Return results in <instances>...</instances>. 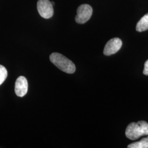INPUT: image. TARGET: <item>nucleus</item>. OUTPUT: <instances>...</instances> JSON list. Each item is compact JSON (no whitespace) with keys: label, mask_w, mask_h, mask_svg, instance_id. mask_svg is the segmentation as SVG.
Listing matches in <instances>:
<instances>
[{"label":"nucleus","mask_w":148,"mask_h":148,"mask_svg":"<svg viewBox=\"0 0 148 148\" xmlns=\"http://www.w3.org/2000/svg\"><path fill=\"white\" fill-rule=\"evenodd\" d=\"M125 134L131 140H136L143 136H148V123L140 121L137 123L132 122L127 126Z\"/></svg>","instance_id":"obj_1"},{"label":"nucleus","mask_w":148,"mask_h":148,"mask_svg":"<svg viewBox=\"0 0 148 148\" xmlns=\"http://www.w3.org/2000/svg\"><path fill=\"white\" fill-rule=\"evenodd\" d=\"M49 59L54 65L66 73L73 74L76 70L75 65L73 62L60 53H52Z\"/></svg>","instance_id":"obj_2"},{"label":"nucleus","mask_w":148,"mask_h":148,"mask_svg":"<svg viewBox=\"0 0 148 148\" xmlns=\"http://www.w3.org/2000/svg\"><path fill=\"white\" fill-rule=\"evenodd\" d=\"M92 13L93 9L90 5L87 4L81 5L77 10L75 21L78 24H85L90 18Z\"/></svg>","instance_id":"obj_3"},{"label":"nucleus","mask_w":148,"mask_h":148,"mask_svg":"<svg viewBox=\"0 0 148 148\" xmlns=\"http://www.w3.org/2000/svg\"><path fill=\"white\" fill-rule=\"evenodd\" d=\"M37 8L40 15L43 18L49 19L53 16V5L49 0H38Z\"/></svg>","instance_id":"obj_4"},{"label":"nucleus","mask_w":148,"mask_h":148,"mask_svg":"<svg viewBox=\"0 0 148 148\" xmlns=\"http://www.w3.org/2000/svg\"><path fill=\"white\" fill-rule=\"evenodd\" d=\"M122 45V42L119 38H114L110 40L104 49L103 53L106 56H111L117 52Z\"/></svg>","instance_id":"obj_5"},{"label":"nucleus","mask_w":148,"mask_h":148,"mask_svg":"<svg viewBox=\"0 0 148 148\" xmlns=\"http://www.w3.org/2000/svg\"><path fill=\"white\" fill-rule=\"evenodd\" d=\"M28 90V83L24 76L19 77L15 83V93L19 97H23L27 93Z\"/></svg>","instance_id":"obj_6"},{"label":"nucleus","mask_w":148,"mask_h":148,"mask_svg":"<svg viewBox=\"0 0 148 148\" xmlns=\"http://www.w3.org/2000/svg\"><path fill=\"white\" fill-rule=\"evenodd\" d=\"M148 30V13L140 19L136 25V30L138 32H143Z\"/></svg>","instance_id":"obj_7"},{"label":"nucleus","mask_w":148,"mask_h":148,"mask_svg":"<svg viewBox=\"0 0 148 148\" xmlns=\"http://www.w3.org/2000/svg\"><path fill=\"white\" fill-rule=\"evenodd\" d=\"M128 148H148V137L143 138L140 141L132 143L127 147Z\"/></svg>","instance_id":"obj_8"},{"label":"nucleus","mask_w":148,"mask_h":148,"mask_svg":"<svg viewBox=\"0 0 148 148\" xmlns=\"http://www.w3.org/2000/svg\"><path fill=\"white\" fill-rule=\"evenodd\" d=\"M7 71L3 66L0 65V85H2L7 77Z\"/></svg>","instance_id":"obj_9"},{"label":"nucleus","mask_w":148,"mask_h":148,"mask_svg":"<svg viewBox=\"0 0 148 148\" xmlns=\"http://www.w3.org/2000/svg\"><path fill=\"white\" fill-rule=\"evenodd\" d=\"M143 74L148 76V59L144 64V69L143 70Z\"/></svg>","instance_id":"obj_10"},{"label":"nucleus","mask_w":148,"mask_h":148,"mask_svg":"<svg viewBox=\"0 0 148 148\" xmlns=\"http://www.w3.org/2000/svg\"><path fill=\"white\" fill-rule=\"evenodd\" d=\"M51 3H52V5H54V2H51Z\"/></svg>","instance_id":"obj_11"}]
</instances>
